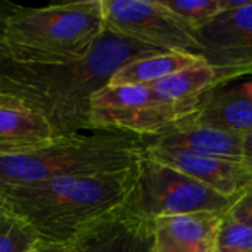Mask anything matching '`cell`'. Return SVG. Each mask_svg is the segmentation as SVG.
<instances>
[{"label": "cell", "mask_w": 252, "mask_h": 252, "mask_svg": "<svg viewBox=\"0 0 252 252\" xmlns=\"http://www.w3.org/2000/svg\"><path fill=\"white\" fill-rule=\"evenodd\" d=\"M164 52L105 30L92 52L75 62L16 63L6 58L0 61V102L37 112L58 136L89 131L93 94L126 63Z\"/></svg>", "instance_id": "obj_1"}, {"label": "cell", "mask_w": 252, "mask_h": 252, "mask_svg": "<svg viewBox=\"0 0 252 252\" xmlns=\"http://www.w3.org/2000/svg\"><path fill=\"white\" fill-rule=\"evenodd\" d=\"M136 168L0 189V201L3 208L25 220L40 241L74 244L126 208Z\"/></svg>", "instance_id": "obj_2"}, {"label": "cell", "mask_w": 252, "mask_h": 252, "mask_svg": "<svg viewBox=\"0 0 252 252\" xmlns=\"http://www.w3.org/2000/svg\"><path fill=\"white\" fill-rule=\"evenodd\" d=\"M151 137L96 128L58 136L47 146L0 158V189L136 168Z\"/></svg>", "instance_id": "obj_3"}, {"label": "cell", "mask_w": 252, "mask_h": 252, "mask_svg": "<svg viewBox=\"0 0 252 252\" xmlns=\"http://www.w3.org/2000/svg\"><path fill=\"white\" fill-rule=\"evenodd\" d=\"M105 31L102 0H78L43 7L19 6L1 38L16 63H68L84 59Z\"/></svg>", "instance_id": "obj_4"}, {"label": "cell", "mask_w": 252, "mask_h": 252, "mask_svg": "<svg viewBox=\"0 0 252 252\" xmlns=\"http://www.w3.org/2000/svg\"><path fill=\"white\" fill-rule=\"evenodd\" d=\"M230 204L232 199L198 180L143 157L126 210L154 221L158 217L201 211L226 213Z\"/></svg>", "instance_id": "obj_5"}, {"label": "cell", "mask_w": 252, "mask_h": 252, "mask_svg": "<svg viewBox=\"0 0 252 252\" xmlns=\"http://www.w3.org/2000/svg\"><path fill=\"white\" fill-rule=\"evenodd\" d=\"M201 102L167 103L158 100L149 86L106 84L92 97L90 123L93 130H120L155 137L189 118Z\"/></svg>", "instance_id": "obj_6"}, {"label": "cell", "mask_w": 252, "mask_h": 252, "mask_svg": "<svg viewBox=\"0 0 252 252\" xmlns=\"http://www.w3.org/2000/svg\"><path fill=\"white\" fill-rule=\"evenodd\" d=\"M105 30L148 46L201 56L196 32L170 13L159 0H102Z\"/></svg>", "instance_id": "obj_7"}, {"label": "cell", "mask_w": 252, "mask_h": 252, "mask_svg": "<svg viewBox=\"0 0 252 252\" xmlns=\"http://www.w3.org/2000/svg\"><path fill=\"white\" fill-rule=\"evenodd\" d=\"M201 56L219 77V87L252 75V0L235 12L217 15L196 31Z\"/></svg>", "instance_id": "obj_8"}, {"label": "cell", "mask_w": 252, "mask_h": 252, "mask_svg": "<svg viewBox=\"0 0 252 252\" xmlns=\"http://www.w3.org/2000/svg\"><path fill=\"white\" fill-rule=\"evenodd\" d=\"M143 157L174 168L232 201L252 185V167L242 159L161 149L149 143Z\"/></svg>", "instance_id": "obj_9"}, {"label": "cell", "mask_w": 252, "mask_h": 252, "mask_svg": "<svg viewBox=\"0 0 252 252\" xmlns=\"http://www.w3.org/2000/svg\"><path fill=\"white\" fill-rule=\"evenodd\" d=\"M224 213L201 211L155 219L154 252H216Z\"/></svg>", "instance_id": "obj_10"}, {"label": "cell", "mask_w": 252, "mask_h": 252, "mask_svg": "<svg viewBox=\"0 0 252 252\" xmlns=\"http://www.w3.org/2000/svg\"><path fill=\"white\" fill-rule=\"evenodd\" d=\"M75 252H154V223L123 208L75 242Z\"/></svg>", "instance_id": "obj_11"}, {"label": "cell", "mask_w": 252, "mask_h": 252, "mask_svg": "<svg viewBox=\"0 0 252 252\" xmlns=\"http://www.w3.org/2000/svg\"><path fill=\"white\" fill-rule=\"evenodd\" d=\"M149 146L183 151L229 159H242V136L219 128L198 126L189 118L174 124L164 133L151 137Z\"/></svg>", "instance_id": "obj_12"}, {"label": "cell", "mask_w": 252, "mask_h": 252, "mask_svg": "<svg viewBox=\"0 0 252 252\" xmlns=\"http://www.w3.org/2000/svg\"><path fill=\"white\" fill-rule=\"evenodd\" d=\"M58 134L37 112L7 102H0V158L38 151Z\"/></svg>", "instance_id": "obj_13"}, {"label": "cell", "mask_w": 252, "mask_h": 252, "mask_svg": "<svg viewBox=\"0 0 252 252\" xmlns=\"http://www.w3.org/2000/svg\"><path fill=\"white\" fill-rule=\"evenodd\" d=\"M189 121L244 136L252 130V102L241 84L221 86L204 96Z\"/></svg>", "instance_id": "obj_14"}, {"label": "cell", "mask_w": 252, "mask_h": 252, "mask_svg": "<svg viewBox=\"0 0 252 252\" xmlns=\"http://www.w3.org/2000/svg\"><path fill=\"white\" fill-rule=\"evenodd\" d=\"M202 56L177 52H164L139 58L126 63L111 78L109 84L115 86H152L182 69L204 62Z\"/></svg>", "instance_id": "obj_15"}, {"label": "cell", "mask_w": 252, "mask_h": 252, "mask_svg": "<svg viewBox=\"0 0 252 252\" xmlns=\"http://www.w3.org/2000/svg\"><path fill=\"white\" fill-rule=\"evenodd\" d=\"M154 96L167 103L201 102L207 93L219 87L216 69L205 61L182 69L152 86Z\"/></svg>", "instance_id": "obj_16"}, {"label": "cell", "mask_w": 252, "mask_h": 252, "mask_svg": "<svg viewBox=\"0 0 252 252\" xmlns=\"http://www.w3.org/2000/svg\"><path fill=\"white\" fill-rule=\"evenodd\" d=\"M38 241L40 238L25 220L7 211L6 208L1 210L0 252H28Z\"/></svg>", "instance_id": "obj_17"}, {"label": "cell", "mask_w": 252, "mask_h": 252, "mask_svg": "<svg viewBox=\"0 0 252 252\" xmlns=\"http://www.w3.org/2000/svg\"><path fill=\"white\" fill-rule=\"evenodd\" d=\"M159 3L195 32L220 15L219 0H159Z\"/></svg>", "instance_id": "obj_18"}, {"label": "cell", "mask_w": 252, "mask_h": 252, "mask_svg": "<svg viewBox=\"0 0 252 252\" xmlns=\"http://www.w3.org/2000/svg\"><path fill=\"white\" fill-rule=\"evenodd\" d=\"M216 252H252V227L238 223L224 213L217 233Z\"/></svg>", "instance_id": "obj_19"}, {"label": "cell", "mask_w": 252, "mask_h": 252, "mask_svg": "<svg viewBox=\"0 0 252 252\" xmlns=\"http://www.w3.org/2000/svg\"><path fill=\"white\" fill-rule=\"evenodd\" d=\"M226 214L238 223L252 227V185L232 201Z\"/></svg>", "instance_id": "obj_20"}, {"label": "cell", "mask_w": 252, "mask_h": 252, "mask_svg": "<svg viewBox=\"0 0 252 252\" xmlns=\"http://www.w3.org/2000/svg\"><path fill=\"white\" fill-rule=\"evenodd\" d=\"M28 252H75L74 244H56L38 241Z\"/></svg>", "instance_id": "obj_21"}, {"label": "cell", "mask_w": 252, "mask_h": 252, "mask_svg": "<svg viewBox=\"0 0 252 252\" xmlns=\"http://www.w3.org/2000/svg\"><path fill=\"white\" fill-rule=\"evenodd\" d=\"M242 161L252 167V130L242 136Z\"/></svg>", "instance_id": "obj_22"}, {"label": "cell", "mask_w": 252, "mask_h": 252, "mask_svg": "<svg viewBox=\"0 0 252 252\" xmlns=\"http://www.w3.org/2000/svg\"><path fill=\"white\" fill-rule=\"evenodd\" d=\"M251 0H219V9L220 13L226 12H235L244 6H247Z\"/></svg>", "instance_id": "obj_23"}, {"label": "cell", "mask_w": 252, "mask_h": 252, "mask_svg": "<svg viewBox=\"0 0 252 252\" xmlns=\"http://www.w3.org/2000/svg\"><path fill=\"white\" fill-rule=\"evenodd\" d=\"M241 86H242L244 92L247 93V96H248V97L251 99V102H252V80H250V81H245V83H242Z\"/></svg>", "instance_id": "obj_24"}, {"label": "cell", "mask_w": 252, "mask_h": 252, "mask_svg": "<svg viewBox=\"0 0 252 252\" xmlns=\"http://www.w3.org/2000/svg\"><path fill=\"white\" fill-rule=\"evenodd\" d=\"M7 58V53H6V47H4V43H3V38L0 35V61L1 59H6Z\"/></svg>", "instance_id": "obj_25"}, {"label": "cell", "mask_w": 252, "mask_h": 252, "mask_svg": "<svg viewBox=\"0 0 252 252\" xmlns=\"http://www.w3.org/2000/svg\"><path fill=\"white\" fill-rule=\"evenodd\" d=\"M1 210H3V207H1V201H0V213H1Z\"/></svg>", "instance_id": "obj_26"}]
</instances>
